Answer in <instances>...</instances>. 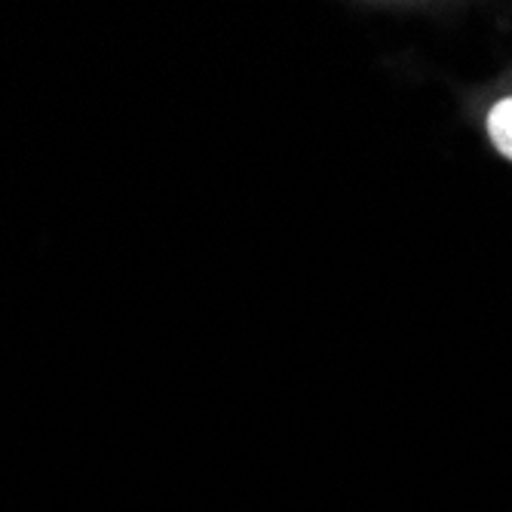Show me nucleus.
<instances>
[{
  "instance_id": "1",
  "label": "nucleus",
  "mask_w": 512,
  "mask_h": 512,
  "mask_svg": "<svg viewBox=\"0 0 512 512\" xmlns=\"http://www.w3.org/2000/svg\"><path fill=\"white\" fill-rule=\"evenodd\" d=\"M488 135L503 157L512 160V99H503L488 114Z\"/></svg>"
}]
</instances>
